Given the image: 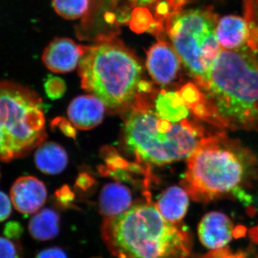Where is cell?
Returning <instances> with one entry per match:
<instances>
[{
    "mask_svg": "<svg viewBox=\"0 0 258 258\" xmlns=\"http://www.w3.org/2000/svg\"><path fill=\"white\" fill-rule=\"evenodd\" d=\"M258 177L257 157L225 132L209 134L187 158L183 188L195 201L208 203L225 197L245 196Z\"/></svg>",
    "mask_w": 258,
    "mask_h": 258,
    "instance_id": "cell-1",
    "label": "cell"
},
{
    "mask_svg": "<svg viewBox=\"0 0 258 258\" xmlns=\"http://www.w3.org/2000/svg\"><path fill=\"white\" fill-rule=\"evenodd\" d=\"M214 126L258 132V50H222L200 88Z\"/></svg>",
    "mask_w": 258,
    "mask_h": 258,
    "instance_id": "cell-2",
    "label": "cell"
},
{
    "mask_svg": "<svg viewBox=\"0 0 258 258\" xmlns=\"http://www.w3.org/2000/svg\"><path fill=\"white\" fill-rule=\"evenodd\" d=\"M101 233L106 247L117 258H189L191 252L189 230L168 222L150 203L105 219Z\"/></svg>",
    "mask_w": 258,
    "mask_h": 258,
    "instance_id": "cell-3",
    "label": "cell"
},
{
    "mask_svg": "<svg viewBox=\"0 0 258 258\" xmlns=\"http://www.w3.org/2000/svg\"><path fill=\"white\" fill-rule=\"evenodd\" d=\"M81 86L107 108L120 109L132 106L139 96L143 68L121 42L103 37L83 46L79 64Z\"/></svg>",
    "mask_w": 258,
    "mask_h": 258,
    "instance_id": "cell-4",
    "label": "cell"
},
{
    "mask_svg": "<svg viewBox=\"0 0 258 258\" xmlns=\"http://www.w3.org/2000/svg\"><path fill=\"white\" fill-rule=\"evenodd\" d=\"M124 126L125 143L139 161L163 165L189 157L205 129L185 119L172 123L159 117L144 98L132 103Z\"/></svg>",
    "mask_w": 258,
    "mask_h": 258,
    "instance_id": "cell-5",
    "label": "cell"
},
{
    "mask_svg": "<svg viewBox=\"0 0 258 258\" xmlns=\"http://www.w3.org/2000/svg\"><path fill=\"white\" fill-rule=\"evenodd\" d=\"M42 101L14 81H0V161L25 157L46 138Z\"/></svg>",
    "mask_w": 258,
    "mask_h": 258,
    "instance_id": "cell-6",
    "label": "cell"
},
{
    "mask_svg": "<svg viewBox=\"0 0 258 258\" xmlns=\"http://www.w3.org/2000/svg\"><path fill=\"white\" fill-rule=\"evenodd\" d=\"M218 20V15L210 7L177 9L166 20L171 45L200 88L222 50L216 35Z\"/></svg>",
    "mask_w": 258,
    "mask_h": 258,
    "instance_id": "cell-7",
    "label": "cell"
},
{
    "mask_svg": "<svg viewBox=\"0 0 258 258\" xmlns=\"http://www.w3.org/2000/svg\"><path fill=\"white\" fill-rule=\"evenodd\" d=\"M146 66L154 82L167 86L178 77L181 62L172 45L159 41L148 51Z\"/></svg>",
    "mask_w": 258,
    "mask_h": 258,
    "instance_id": "cell-8",
    "label": "cell"
},
{
    "mask_svg": "<svg viewBox=\"0 0 258 258\" xmlns=\"http://www.w3.org/2000/svg\"><path fill=\"white\" fill-rule=\"evenodd\" d=\"M46 186L33 176H23L15 180L10 189V200L17 211L34 215L40 211L47 200Z\"/></svg>",
    "mask_w": 258,
    "mask_h": 258,
    "instance_id": "cell-9",
    "label": "cell"
},
{
    "mask_svg": "<svg viewBox=\"0 0 258 258\" xmlns=\"http://www.w3.org/2000/svg\"><path fill=\"white\" fill-rule=\"evenodd\" d=\"M83 54V46L71 39L56 37L47 45L42 55L45 67L56 74H66L77 68Z\"/></svg>",
    "mask_w": 258,
    "mask_h": 258,
    "instance_id": "cell-10",
    "label": "cell"
},
{
    "mask_svg": "<svg viewBox=\"0 0 258 258\" xmlns=\"http://www.w3.org/2000/svg\"><path fill=\"white\" fill-rule=\"evenodd\" d=\"M233 231V223L227 215L220 212H210L200 221L198 235L207 248L220 249L230 243Z\"/></svg>",
    "mask_w": 258,
    "mask_h": 258,
    "instance_id": "cell-11",
    "label": "cell"
},
{
    "mask_svg": "<svg viewBox=\"0 0 258 258\" xmlns=\"http://www.w3.org/2000/svg\"><path fill=\"white\" fill-rule=\"evenodd\" d=\"M105 105L94 96H81L69 105L68 115L76 128L88 130L99 125L103 119Z\"/></svg>",
    "mask_w": 258,
    "mask_h": 258,
    "instance_id": "cell-12",
    "label": "cell"
},
{
    "mask_svg": "<svg viewBox=\"0 0 258 258\" xmlns=\"http://www.w3.org/2000/svg\"><path fill=\"white\" fill-rule=\"evenodd\" d=\"M216 35L222 50L240 48L247 44L248 28L244 18L237 15H227L218 20Z\"/></svg>",
    "mask_w": 258,
    "mask_h": 258,
    "instance_id": "cell-13",
    "label": "cell"
},
{
    "mask_svg": "<svg viewBox=\"0 0 258 258\" xmlns=\"http://www.w3.org/2000/svg\"><path fill=\"white\" fill-rule=\"evenodd\" d=\"M131 190L119 183H110L103 186L99 197V209L106 218H113L124 213L132 207Z\"/></svg>",
    "mask_w": 258,
    "mask_h": 258,
    "instance_id": "cell-14",
    "label": "cell"
},
{
    "mask_svg": "<svg viewBox=\"0 0 258 258\" xmlns=\"http://www.w3.org/2000/svg\"><path fill=\"white\" fill-rule=\"evenodd\" d=\"M189 195L184 188L172 186L161 193L156 204L161 216L171 223L179 224L189 208Z\"/></svg>",
    "mask_w": 258,
    "mask_h": 258,
    "instance_id": "cell-15",
    "label": "cell"
},
{
    "mask_svg": "<svg viewBox=\"0 0 258 258\" xmlns=\"http://www.w3.org/2000/svg\"><path fill=\"white\" fill-rule=\"evenodd\" d=\"M69 162L67 153L63 148L54 142L42 143L35 153V164L44 174H60Z\"/></svg>",
    "mask_w": 258,
    "mask_h": 258,
    "instance_id": "cell-16",
    "label": "cell"
},
{
    "mask_svg": "<svg viewBox=\"0 0 258 258\" xmlns=\"http://www.w3.org/2000/svg\"><path fill=\"white\" fill-rule=\"evenodd\" d=\"M30 236L37 241L55 238L60 231V217L53 210L45 208L34 214L28 223Z\"/></svg>",
    "mask_w": 258,
    "mask_h": 258,
    "instance_id": "cell-17",
    "label": "cell"
},
{
    "mask_svg": "<svg viewBox=\"0 0 258 258\" xmlns=\"http://www.w3.org/2000/svg\"><path fill=\"white\" fill-rule=\"evenodd\" d=\"M155 109L159 117L172 123L186 119L189 113L178 91H161L155 100Z\"/></svg>",
    "mask_w": 258,
    "mask_h": 258,
    "instance_id": "cell-18",
    "label": "cell"
},
{
    "mask_svg": "<svg viewBox=\"0 0 258 258\" xmlns=\"http://www.w3.org/2000/svg\"><path fill=\"white\" fill-rule=\"evenodd\" d=\"M52 7L62 18L74 20L88 11L89 0H52Z\"/></svg>",
    "mask_w": 258,
    "mask_h": 258,
    "instance_id": "cell-19",
    "label": "cell"
},
{
    "mask_svg": "<svg viewBox=\"0 0 258 258\" xmlns=\"http://www.w3.org/2000/svg\"><path fill=\"white\" fill-rule=\"evenodd\" d=\"M244 20L248 28L247 46L258 50V0H244Z\"/></svg>",
    "mask_w": 258,
    "mask_h": 258,
    "instance_id": "cell-20",
    "label": "cell"
},
{
    "mask_svg": "<svg viewBox=\"0 0 258 258\" xmlns=\"http://www.w3.org/2000/svg\"><path fill=\"white\" fill-rule=\"evenodd\" d=\"M178 93L189 111L200 103L204 98V93L202 90L195 83H186L180 88Z\"/></svg>",
    "mask_w": 258,
    "mask_h": 258,
    "instance_id": "cell-21",
    "label": "cell"
},
{
    "mask_svg": "<svg viewBox=\"0 0 258 258\" xmlns=\"http://www.w3.org/2000/svg\"><path fill=\"white\" fill-rule=\"evenodd\" d=\"M21 245L7 237L0 236V258H22Z\"/></svg>",
    "mask_w": 258,
    "mask_h": 258,
    "instance_id": "cell-22",
    "label": "cell"
},
{
    "mask_svg": "<svg viewBox=\"0 0 258 258\" xmlns=\"http://www.w3.org/2000/svg\"><path fill=\"white\" fill-rule=\"evenodd\" d=\"M45 90L49 98L55 100L63 96L66 86L62 79L57 77H51L45 83Z\"/></svg>",
    "mask_w": 258,
    "mask_h": 258,
    "instance_id": "cell-23",
    "label": "cell"
},
{
    "mask_svg": "<svg viewBox=\"0 0 258 258\" xmlns=\"http://www.w3.org/2000/svg\"><path fill=\"white\" fill-rule=\"evenodd\" d=\"M13 206L10 198L0 191V222H5L11 216Z\"/></svg>",
    "mask_w": 258,
    "mask_h": 258,
    "instance_id": "cell-24",
    "label": "cell"
},
{
    "mask_svg": "<svg viewBox=\"0 0 258 258\" xmlns=\"http://www.w3.org/2000/svg\"><path fill=\"white\" fill-rule=\"evenodd\" d=\"M35 258H68L63 249L57 247H49L42 249Z\"/></svg>",
    "mask_w": 258,
    "mask_h": 258,
    "instance_id": "cell-25",
    "label": "cell"
},
{
    "mask_svg": "<svg viewBox=\"0 0 258 258\" xmlns=\"http://www.w3.org/2000/svg\"><path fill=\"white\" fill-rule=\"evenodd\" d=\"M5 236L8 238L14 240L18 239L21 235L23 232V228L21 225L16 222H10L8 225L5 226Z\"/></svg>",
    "mask_w": 258,
    "mask_h": 258,
    "instance_id": "cell-26",
    "label": "cell"
},
{
    "mask_svg": "<svg viewBox=\"0 0 258 258\" xmlns=\"http://www.w3.org/2000/svg\"><path fill=\"white\" fill-rule=\"evenodd\" d=\"M54 122L57 124V126H59L62 133L66 134V136L73 137V138L76 137V130H75L74 127H73L67 120L63 119V118H58Z\"/></svg>",
    "mask_w": 258,
    "mask_h": 258,
    "instance_id": "cell-27",
    "label": "cell"
},
{
    "mask_svg": "<svg viewBox=\"0 0 258 258\" xmlns=\"http://www.w3.org/2000/svg\"><path fill=\"white\" fill-rule=\"evenodd\" d=\"M56 197H57V200L63 205L69 204L70 202L72 201L74 198V194L71 192V190L67 186H63L61 189L57 190L56 192Z\"/></svg>",
    "mask_w": 258,
    "mask_h": 258,
    "instance_id": "cell-28",
    "label": "cell"
},
{
    "mask_svg": "<svg viewBox=\"0 0 258 258\" xmlns=\"http://www.w3.org/2000/svg\"><path fill=\"white\" fill-rule=\"evenodd\" d=\"M91 177L87 174H81L77 180V184L83 189H87L88 186H91Z\"/></svg>",
    "mask_w": 258,
    "mask_h": 258,
    "instance_id": "cell-29",
    "label": "cell"
},
{
    "mask_svg": "<svg viewBox=\"0 0 258 258\" xmlns=\"http://www.w3.org/2000/svg\"><path fill=\"white\" fill-rule=\"evenodd\" d=\"M0 177H1V173H0Z\"/></svg>",
    "mask_w": 258,
    "mask_h": 258,
    "instance_id": "cell-30",
    "label": "cell"
},
{
    "mask_svg": "<svg viewBox=\"0 0 258 258\" xmlns=\"http://www.w3.org/2000/svg\"><path fill=\"white\" fill-rule=\"evenodd\" d=\"M228 258H235V257H228Z\"/></svg>",
    "mask_w": 258,
    "mask_h": 258,
    "instance_id": "cell-31",
    "label": "cell"
}]
</instances>
